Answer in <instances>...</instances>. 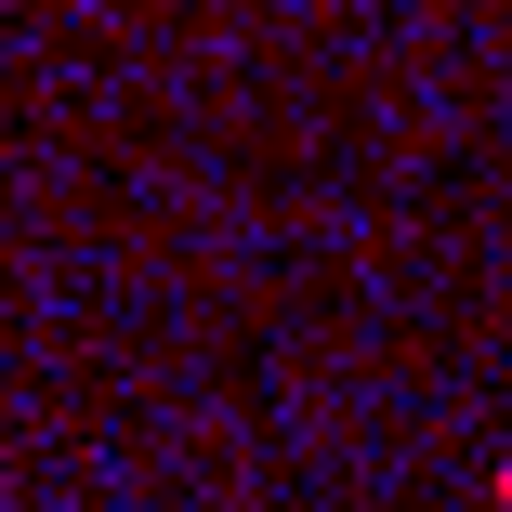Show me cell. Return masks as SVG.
<instances>
[{
	"instance_id": "6da1fadb",
	"label": "cell",
	"mask_w": 512,
	"mask_h": 512,
	"mask_svg": "<svg viewBox=\"0 0 512 512\" xmlns=\"http://www.w3.org/2000/svg\"><path fill=\"white\" fill-rule=\"evenodd\" d=\"M486 499H499V512H512V460H499V473H486Z\"/></svg>"
}]
</instances>
